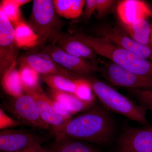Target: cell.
<instances>
[{
    "label": "cell",
    "mask_w": 152,
    "mask_h": 152,
    "mask_svg": "<svg viewBox=\"0 0 152 152\" xmlns=\"http://www.w3.org/2000/svg\"><path fill=\"white\" fill-rule=\"evenodd\" d=\"M56 140L71 139L100 145L109 143L115 132L113 120L103 106L95 105L58 126L52 127Z\"/></svg>",
    "instance_id": "6da1fadb"
},
{
    "label": "cell",
    "mask_w": 152,
    "mask_h": 152,
    "mask_svg": "<svg viewBox=\"0 0 152 152\" xmlns=\"http://www.w3.org/2000/svg\"><path fill=\"white\" fill-rule=\"evenodd\" d=\"M91 48L97 55L121 67L141 75L152 77V62L123 49L107 39L77 32L72 36Z\"/></svg>",
    "instance_id": "7a4b0ae2"
},
{
    "label": "cell",
    "mask_w": 152,
    "mask_h": 152,
    "mask_svg": "<svg viewBox=\"0 0 152 152\" xmlns=\"http://www.w3.org/2000/svg\"><path fill=\"white\" fill-rule=\"evenodd\" d=\"M88 80L92 91L108 110L115 112L146 126H149L146 116V109L103 82L94 79Z\"/></svg>",
    "instance_id": "3957f363"
},
{
    "label": "cell",
    "mask_w": 152,
    "mask_h": 152,
    "mask_svg": "<svg viewBox=\"0 0 152 152\" xmlns=\"http://www.w3.org/2000/svg\"><path fill=\"white\" fill-rule=\"evenodd\" d=\"M56 13L53 1H33L28 25L37 35L40 45H43L49 38L56 35L57 22Z\"/></svg>",
    "instance_id": "277c9868"
},
{
    "label": "cell",
    "mask_w": 152,
    "mask_h": 152,
    "mask_svg": "<svg viewBox=\"0 0 152 152\" xmlns=\"http://www.w3.org/2000/svg\"><path fill=\"white\" fill-rule=\"evenodd\" d=\"M99 72L111 84L129 89L152 91V77L141 75L110 61H100Z\"/></svg>",
    "instance_id": "5b68a950"
},
{
    "label": "cell",
    "mask_w": 152,
    "mask_h": 152,
    "mask_svg": "<svg viewBox=\"0 0 152 152\" xmlns=\"http://www.w3.org/2000/svg\"><path fill=\"white\" fill-rule=\"evenodd\" d=\"M2 109L15 115L22 124L49 130L50 126L42 119L37 104L31 95L26 94L1 104Z\"/></svg>",
    "instance_id": "8992f818"
},
{
    "label": "cell",
    "mask_w": 152,
    "mask_h": 152,
    "mask_svg": "<svg viewBox=\"0 0 152 152\" xmlns=\"http://www.w3.org/2000/svg\"><path fill=\"white\" fill-rule=\"evenodd\" d=\"M13 26L0 8V73L1 77L16 63L19 53Z\"/></svg>",
    "instance_id": "52a82bcc"
},
{
    "label": "cell",
    "mask_w": 152,
    "mask_h": 152,
    "mask_svg": "<svg viewBox=\"0 0 152 152\" xmlns=\"http://www.w3.org/2000/svg\"><path fill=\"white\" fill-rule=\"evenodd\" d=\"M115 152H152V128H125L118 139Z\"/></svg>",
    "instance_id": "ba28073f"
},
{
    "label": "cell",
    "mask_w": 152,
    "mask_h": 152,
    "mask_svg": "<svg viewBox=\"0 0 152 152\" xmlns=\"http://www.w3.org/2000/svg\"><path fill=\"white\" fill-rule=\"evenodd\" d=\"M42 142L40 137L24 131L7 129L0 132L1 152H23Z\"/></svg>",
    "instance_id": "9c48e42d"
},
{
    "label": "cell",
    "mask_w": 152,
    "mask_h": 152,
    "mask_svg": "<svg viewBox=\"0 0 152 152\" xmlns=\"http://www.w3.org/2000/svg\"><path fill=\"white\" fill-rule=\"evenodd\" d=\"M46 54L58 66L80 75L99 72V65L84 59L71 56L65 53L56 46L46 48Z\"/></svg>",
    "instance_id": "30bf717a"
},
{
    "label": "cell",
    "mask_w": 152,
    "mask_h": 152,
    "mask_svg": "<svg viewBox=\"0 0 152 152\" xmlns=\"http://www.w3.org/2000/svg\"><path fill=\"white\" fill-rule=\"evenodd\" d=\"M97 33L99 37L106 38L118 46L152 61V52L149 46L139 43L121 29L106 26L100 28Z\"/></svg>",
    "instance_id": "8fae6325"
},
{
    "label": "cell",
    "mask_w": 152,
    "mask_h": 152,
    "mask_svg": "<svg viewBox=\"0 0 152 152\" xmlns=\"http://www.w3.org/2000/svg\"><path fill=\"white\" fill-rule=\"evenodd\" d=\"M117 12L122 25L130 24L141 19L148 20L152 12L151 6L138 0L121 1L117 6Z\"/></svg>",
    "instance_id": "7c38bea8"
},
{
    "label": "cell",
    "mask_w": 152,
    "mask_h": 152,
    "mask_svg": "<svg viewBox=\"0 0 152 152\" xmlns=\"http://www.w3.org/2000/svg\"><path fill=\"white\" fill-rule=\"evenodd\" d=\"M32 96L37 104L42 119L51 127L61 126L67 119L56 113L51 105V99L43 92L42 88L27 93Z\"/></svg>",
    "instance_id": "4fadbf2b"
},
{
    "label": "cell",
    "mask_w": 152,
    "mask_h": 152,
    "mask_svg": "<svg viewBox=\"0 0 152 152\" xmlns=\"http://www.w3.org/2000/svg\"><path fill=\"white\" fill-rule=\"evenodd\" d=\"M48 96L59 103L73 115L86 111L95 105L94 100H86L74 94L51 89L49 91Z\"/></svg>",
    "instance_id": "5bb4252c"
},
{
    "label": "cell",
    "mask_w": 152,
    "mask_h": 152,
    "mask_svg": "<svg viewBox=\"0 0 152 152\" xmlns=\"http://www.w3.org/2000/svg\"><path fill=\"white\" fill-rule=\"evenodd\" d=\"M21 60L26 63L39 75L58 74L71 77L68 73L62 70L45 53L28 55L25 56Z\"/></svg>",
    "instance_id": "9a60e30c"
},
{
    "label": "cell",
    "mask_w": 152,
    "mask_h": 152,
    "mask_svg": "<svg viewBox=\"0 0 152 152\" xmlns=\"http://www.w3.org/2000/svg\"><path fill=\"white\" fill-rule=\"evenodd\" d=\"M40 79L51 89L75 95L83 78H75L64 75L51 74L40 75Z\"/></svg>",
    "instance_id": "2e32d148"
},
{
    "label": "cell",
    "mask_w": 152,
    "mask_h": 152,
    "mask_svg": "<svg viewBox=\"0 0 152 152\" xmlns=\"http://www.w3.org/2000/svg\"><path fill=\"white\" fill-rule=\"evenodd\" d=\"M59 46L58 48L68 54L99 64L98 55L89 47L72 36L60 41Z\"/></svg>",
    "instance_id": "e0dca14e"
},
{
    "label": "cell",
    "mask_w": 152,
    "mask_h": 152,
    "mask_svg": "<svg viewBox=\"0 0 152 152\" xmlns=\"http://www.w3.org/2000/svg\"><path fill=\"white\" fill-rule=\"evenodd\" d=\"M16 44L19 48H30L39 45V39L28 24L23 21L14 26Z\"/></svg>",
    "instance_id": "ac0fdd59"
},
{
    "label": "cell",
    "mask_w": 152,
    "mask_h": 152,
    "mask_svg": "<svg viewBox=\"0 0 152 152\" xmlns=\"http://www.w3.org/2000/svg\"><path fill=\"white\" fill-rule=\"evenodd\" d=\"M131 38L142 45H148L151 26L147 19H141L130 24L122 25Z\"/></svg>",
    "instance_id": "d6986e66"
},
{
    "label": "cell",
    "mask_w": 152,
    "mask_h": 152,
    "mask_svg": "<svg viewBox=\"0 0 152 152\" xmlns=\"http://www.w3.org/2000/svg\"><path fill=\"white\" fill-rule=\"evenodd\" d=\"M84 0H53L56 12L60 16L68 19L78 18L86 4Z\"/></svg>",
    "instance_id": "ffe728a7"
},
{
    "label": "cell",
    "mask_w": 152,
    "mask_h": 152,
    "mask_svg": "<svg viewBox=\"0 0 152 152\" xmlns=\"http://www.w3.org/2000/svg\"><path fill=\"white\" fill-rule=\"evenodd\" d=\"M16 63L6 72L2 77L1 84L5 92L13 98L24 94L19 70L15 68Z\"/></svg>",
    "instance_id": "44dd1931"
},
{
    "label": "cell",
    "mask_w": 152,
    "mask_h": 152,
    "mask_svg": "<svg viewBox=\"0 0 152 152\" xmlns=\"http://www.w3.org/2000/svg\"><path fill=\"white\" fill-rule=\"evenodd\" d=\"M49 149L51 152H101L86 143L71 139L56 140Z\"/></svg>",
    "instance_id": "7402d4cb"
},
{
    "label": "cell",
    "mask_w": 152,
    "mask_h": 152,
    "mask_svg": "<svg viewBox=\"0 0 152 152\" xmlns=\"http://www.w3.org/2000/svg\"><path fill=\"white\" fill-rule=\"evenodd\" d=\"M18 70L22 87L26 94L41 88L39 74L26 63L21 60Z\"/></svg>",
    "instance_id": "603a6c76"
},
{
    "label": "cell",
    "mask_w": 152,
    "mask_h": 152,
    "mask_svg": "<svg viewBox=\"0 0 152 152\" xmlns=\"http://www.w3.org/2000/svg\"><path fill=\"white\" fill-rule=\"evenodd\" d=\"M0 8H1L4 11L10 21L12 23L13 26L22 21L20 8L17 5L15 0H4L2 1Z\"/></svg>",
    "instance_id": "cb8c5ba5"
},
{
    "label": "cell",
    "mask_w": 152,
    "mask_h": 152,
    "mask_svg": "<svg viewBox=\"0 0 152 152\" xmlns=\"http://www.w3.org/2000/svg\"><path fill=\"white\" fill-rule=\"evenodd\" d=\"M128 91L140 105L152 112V91L129 89Z\"/></svg>",
    "instance_id": "d4e9b609"
},
{
    "label": "cell",
    "mask_w": 152,
    "mask_h": 152,
    "mask_svg": "<svg viewBox=\"0 0 152 152\" xmlns=\"http://www.w3.org/2000/svg\"><path fill=\"white\" fill-rule=\"evenodd\" d=\"M23 125L18 121L13 119L4 113L3 109H0V129L1 130L8 128L15 127Z\"/></svg>",
    "instance_id": "484cf974"
},
{
    "label": "cell",
    "mask_w": 152,
    "mask_h": 152,
    "mask_svg": "<svg viewBox=\"0 0 152 152\" xmlns=\"http://www.w3.org/2000/svg\"><path fill=\"white\" fill-rule=\"evenodd\" d=\"M97 16L98 18H102L107 13L116 1L111 0H96Z\"/></svg>",
    "instance_id": "4316f807"
},
{
    "label": "cell",
    "mask_w": 152,
    "mask_h": 152,
    "mask_svg": "<svg viewBox=\"0 0 152 152\" xmlns=\"http://www.w3.org/2000/svg\"><path fill=\"white\" fill-rule=\"evenodd\" d=\"M51 99L52 107L56 113L67 120L69 119L72 117L73 115L69 112L64 106L56 101L53 100L52 99Z\"/></svg>",
    "instance_id": "83f0119b"
},
{
    "label": "cell",
    "mask_w": 152,
    "mask_h": 152,
    "mask_svg": "<svg viewBox=\"0 0 152 152\" xmlns=\"http://www.w3.org/2000/svg\"><path fill=\"white\" fill-rule=\"evenodd\" d=\"M96 0H87L85 4L84 12L85 18L88 20L91 17L93 14L96 12Z\"/></svg>",
    "instance_id": "f1b7e54d"
},
{
    "label": "cell",
    "mask_w": 152,
    "mask_h": 152,
    "mask_svg": "<svg viewBox=\"0 0 152 152\" xmlns=\"http://www.w3.org/2000/svg\"><path fill=\"white\" fill-rule=\"evenodd\" d=\"M44 150L45 149L41 146V144H38L23 152H44Z\"/></svg>",
    "instance_id": "f546056e"
},
{
    "label": "cell",
    "mask_w": 152,
    "mask_h": 152,
    "mask_svg": "<svg viewBox=\"0 0 152 152\" xmlns=\"http://www.w3.org/2000/svg\"><path fill=\"white\" fill-rule=\"evenodd\" d=\"M31 1L29 0H15V2L19 8Z\"/></svg>",
    "instance_id": "4dcf8cb0"
},
{
    "label": "cell",
    "mask_w": 152,
    "mask_h": 152,
    "mask_svg": "<svg viewBox=\"0 0 152 152\" xmlns=\"http://www.w3.org/2000/svg\"><path fill=\"white\" fill-rule=\"evenodd\" d=\"M151 37H150L149 43L148 46L151 49V51L152 54V23L151 24Z\"/></svg>",
    "instance_id": "1f68e13d"
},
{
    "label": "cell",
    "mask_w": 152,
    "mask_h": 152,
    "mask_svg": "<svg viewBox=\"0 0 152 152\" xmlns=\"http://www.w3.org/2000/svg\"><path fill=\"white\" fill-rule=\"evenodd\" d=\"M44 152H51V151L50 149H45Z\"/></svg>",
    "instance_id": "d6a6232c"
},
{
    "label": "cell",
    "mask_w": 152,
    "mask_h": 152,
    "mask_svg": "<svg viewBox=\"0 0 152 152\" xmlns=\"http://www.w3.org/2000/svg\"><path fill=\"white\" fill-rule=\"evenodd\" d=\"M151 9L152 12H151V18H152V7H151Z\"/></svg>",
    "instance_id": "836d02e7"
}]
</instances>
